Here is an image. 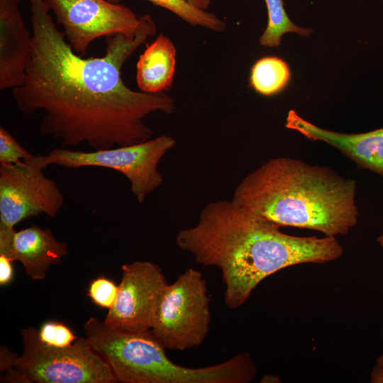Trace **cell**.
Listing matches in <instances>:
<instances>
[{
	"label": "cell",
	"mask_w": 383,
	"mask_h": 383,
	"mask_svg": "<svg viewBox=\"0 0 383 383\" xmlns=\"http://www.w3.org/2000/svg\"><path fill=\"white\" fill-rule=\"evenodd\" d=\"M29 1L32 55L24 82L13 89L18 109L28 115L43 112L41 134L59 140L65 148L87 143L106 150L152 138L145 118L156 112L173 113L174 100L164 92L133 90L121 74L125 62L156 33L151 16H140L133 36L106 37L104 56L84 58L57 29L45 0Z\"/></svg>",
	"instance_id": "1"
},
{
	"label": "cell",
	"mask_w": 383,
	"mask_h": 383,
	"mask_svg": "<svg viewBox=\"0 0 383 383\" xmlns=\"http://www.w3.org/2000/svg\"><path fill=\"white\" fill-rule=\"evenodd\" d=\"M286 128L306 138L323 141L354 161L359 168L369 170L383 177V128L362 133H343L320 128L290 110Z\"/></svg>",
	"instance_id": "10"
},
{
	"label": "cell",
	"mask_w": 383,
	"mask_h": 383,
	"mask_svg": "<svg viewBox=\"0 0 383 383\" xmlns=\"http://www.w3.org/2000/svg\"><path fill=\"white\" fill-rule=\"evenodd\" d=\"M279 376L274 374H266L262 377L260 382H280Z\"/></svg>",
	"instance_id": "24"
},
{
	"label": "cell",
	"mask_w": 383,
	"mask_h": 383,
	"mask_svg": "<svg viewBox=\"0 0 383 383\" xmlns=\"http://www.w3.org/2000/svg\"><path fill=\"white\" fill-rule=\"evenodd\" d=\"M280 227L232 200H218L208 203L197 223L180 231L175 241L197 263L221 270L224 302L236 309L270 274L295 265L334 261L343 253L335 237L295 236Z\"/></svg>",
	"instance_id": "2"
},
{
	"label": "cell",
	"mask_w": 383,
	"mask_h": 383,
	"mask_svg": "<svg viewBox=\"0 0 383 383\" xmlns=\"http://www.w3.org/2000/svg\"><path fill=\"white\" fill-rule=\"evenodd\" d=\"M21 0H0V89L23 84L32 55V35L18 4Z\"/></svg>",
	"instance_id": "11"
},
{
	"label": "cell",
	"mask_w": 383,
	"mask_h": 383,
	"mask_svg": "<svg viewBox=\"0 0 383 383\" xmlns=\"http://www.w3.org/2000/svg\"><path fill=\"white\" fill-rule=\"evenodd\" d=\"M377 365H383V354L377 358Z\"/></svg>",
	"instance_id": "26"
},
{
	"label": "cell",
	"mask_w": 383,
	"mask_h": 383,
	"mask_svg": "<svg viewBox=\"0 0 383 383\" xmlns=\"http://www.w3.org/2000/svg\"><path fill=\"white\" fill-rule=\"evenodd\" d=\"M290 78V69L284 60L267 56L259 59L252 65L250 85L261 95L272 96L284 89Z\"/></svg>",
	"instance_id": "14"
},
{
	"label": "cell",
	"mask_w": 383,
	"mask_h": 383,
	"mask_svg": "<svg viewBox=\"0 0 383 383\" xmlns=\"http://www.w3.org/2000/svg\"><path fill=\"white\" fill-rule=\"evenodd\" d=\"M38 337L45 344L57 348L69 346L78 338L67 326L56 321L44 323L38 330Z\"/></svg>",
	"instance_id": "17"
},
{
	"label": "cell",
	"mask_w": 383,
	"mask_h": 383,
	"mask_svg": "<svg viewBox=\"0 0 383 383\" xmlns=\"http://www.w3.org/2000/svg\"><path fill=\"white\" fill-rule=\"evenodd\" d=\"M64 29L67 43L81 56L97 38L116 34L133 36L140 17L128 7L109 0H45Z\"/></svg>",
	"instance_id": "8"
},
{
	"label": "cell",
	"mask_w": 383,
	"mask_h": 383,
	"mask_svg": "<svg viewBox=\"0 0 383 383\" xmlns=\"http://www.w3.org/2000/svg\"><path fill=\"white\" fill-rule=\"evenodd\" d=\"M17 355L4 346L1 347V370H7L9 374L13 370Z\"/></svg>",
	"instance_id": "21"
},
{
	"label": "cell",
	"mask_w": 383,
	"mask_h": 383,
	"mask_svg": "<svg viewBox=\"0 0 383 383\" xmlns=\"http://www.w3.org/2000/svg\"><path fill=\"white\" fill-rule=\"evenodd\" d=\"M13 260L4 255L0 254V284L5 285L10 282L13 277Z\"/></svg>",
	"instance_id": "20"
},
{
	"label": "cell",
	"mask_w": 383,
	"mask_h": 383,
	"mask_svg": "<svg viewBox=\"0 0 383 383\" xmlns=\"http://www.w3.org/2000/svg\"><path fill=\"white\" fill-rule=\"evenodd\" d=\"M370 382L372 383H383V365H377L371 372Z\"/></svg>",
	"instance_id": "22"
},
{
	"label": "cell",
	"mask_w": 383,
	"mask_h": 383,
	"mask_svg": "<svg viewBox=\"0 0 383 383\" xmlns=\"http://www.w3.org/2000/svg\"><path fill=\"white\" fill-rule=\"evenodd\" d=\"M177 50L172 41L160 33L140 55L137 62V85L143 92L157 94L173 83Z\"/></svg>",
	"instance_id": "13"
},
{
	"label": "cell",
	"mask_w": 383,
	"mask_h": 383,
	"mask_svg": "<svg viewBox=\"0 0 383 383\" xmlns=\"http://www.w3.org/2000/svg\"><path fill=\"white\" fill-rule=\"evenodd\" d=\"M33 155L9 131L0 127V165L18 164Z\"/></svg>",
	"instance_id": "18"
},
{
	"label": "cell",
	"mask_w": 383,
	"mask_h": 383,
	"mask_svg": "<svg viewBox=\"0 0 383 383\" xmlns=\"http://www.w3.org/2000/svg\"><path fill=\"white\" fill-rule=\"evenodd\" d=\"M356 181L300 160L274 157L248 173L232 201L280 226L345 235L357 223Z\"/></svg>",
	"instance_id": "3"
},
{
	"label": "cell",
	"mask_w": 383,
	"mask_h": 383,
	"mask_svg": "<svg viewBox=\"0 0 383 383\" xmlns=\"http://www.w3.org/2000/svg\"><path fill=\"white\" fill-rule=\"evenodd\" d=\"M121 270L116 301L104 321L115 329L150 331L168 284L162 270L150 261L124 264Z\"/></svg>",
	"instance_id": "9"
},
{
	"label": "cell",
	"mask_w": 383,
	"mask_h": 383,
	"mask_svg": "<svg viewBox=\"0 0 383 383\" xmlns=\"http://www.w3.org/2000/svg\"><path fill=\"white\" fill-rule=\"evenodd\" d=\"M210 324L206 279L189 268L167 284L151 331L165 349L182 351L200 346Z\"/></svg>",
	"instance_id": "5"
},
{
	"label": "cell",
	"mask_w": 383,
	"mask_h": 383,
	"mask_svg": "<svg viewBox=\"0 0 383 383\" xmlns=\"http://www.w3.org/2000/svg\"><path fill=\"white\" fill-rule=\"evenodd\" d=\"M176 143L172 137L161 135L140 143L106 150L85 152L60 148L50 151L47 160L48 165L67 169L99 167L116 170L129 180L132 193L142 204L163 183L159 164Z\"/></svg>",
	"instance_id": "6"
},
{
	"label": "cell",
	"mask_w": 383,
	"mask_h": 383,
	"mask_svg": "<svg viewBox=\"0 0 383 383\" xmlns=\"http://www.w3.org/2000/svg\"><path fill=\"white\" fill-rule=\"evenodd\" d=\"M47 155H33L18 164L0 165V231L44 213L55 217L65 197L56 182L43 173Z\"/></svg>",
	"instance_id": "7"
},
{
	"label": "cell",
	"mask_w": 383,
	"mask_h": 383,
	"mask_svg": "<svg viewBox=\"0 0 383 383\" xmlns=\"http://www.w3.org/2000/svg\"><path fill=\"white\" fill-rule=\"evenodd\" d=\"M192 5L200 9L206 11L211 4V0H186Z\"/></svg>",
	"instance_id": "23"
},
{
	"label": "cell",
	"mask_w": 383,
	"mask_h": 383,
	"mask_svg": "<svg viewBox=\"0 0 383 383\" xmlns=\"http://www.w3.org/2000/svg\"><path fill=\"white\" fill-rule=\"evenodd\" d=\"M117 292L118 286L104 277H99L94 279L88 289V296L94 303L108 309L114 304Z\"/></svg>",
	"instance_id": "19"
},
{
	"label": "cell",
	"mask_w": 383,
	"mask_h": 383,
	"mask_svg": "<svg viewBox=\"0 0 383 383\" xmlns=\"http://www.w3.org/2000/svg\"><path fill=\"white\" fill-rule=\"evenodd\" d=\"M377 242L382 248H383V233L377 238Z\"/></svg>",
	"instance_id": "25"
},
{
	"label": "cell",
	"mask_w": 383,
	"mask_h": 383,
	"mask_svg": "<svg viewBox=\"0 0 383 383\" xmlns=\"http://www.w3.org/2000/svg\"><path fill=\"white\" fill-rule=\"evenodd\" d=\"M23 352L9 379L37 383L118 382L108 365L86 338L62 348L43 343L33 327L21 330Z\"/></svg>",
	"instance_id": "4"
},
{
	"label": "cell",
	"mask_w": 383,
	"mask_h": 383,
	"mask_svg": "<svg viewBox=\"0 0 383 383\" xmlns=\"http://www.w3.org/2000/svg\"><path fill=\"white\" fill-rule=\"evenodd\" d=\"M67 255V244L57 240L50 229L33 225L13 233L10 258L20 262L33 280L45 279L48 267Z\"/></svg>",
	"instance_id": "12"
},
{
	"label": "cell",
	"mask_w": 383,
	"mask_h": 383,
	"mask_svg": "<svg viewBox=\"0 0 383 383\" xmlns=\"http://www.w3.org/2000/svg\"><path fill=\"white\" fill-rule=\"evenodd\" d=\"M119 4L125 0H109ZM164 8L193 26H200L212 31L222 32L226 23L216 14L200 9L186 0H144Z\"/></svg>",
	"instance_id": "16"
},
{
	"label": "cell",
	"mask_w": 383,
	"mask_h": 383,
	"mask_svg": "<svg viewBox=\"0 0 383 383\" xmlns=\"http://www.w3.org/2000/svg\"><path fill=\"white\" fill-rule=\"evenodd\" d=\"M267 9L268 21L266 28L260 35V43L267 48H278L282 36L287 33L307 37L312 33L310 28L299 27L288 16L284 0H264Z\"/></svg>",
	"instance_id": "15"
}]
</instances>
